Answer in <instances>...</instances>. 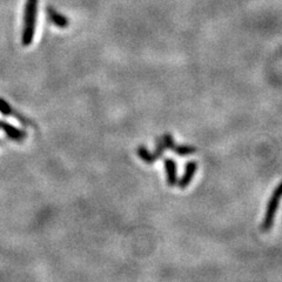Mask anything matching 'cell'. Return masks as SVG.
Returning <instances> with one entry per match:
<instances>
[{"mask_svg": "<svg viewBox=\"0 0 282 282\" xmlns=\"http://www.w3.org/2000/svg\"><path fill=\"white\" fill-rule=\"evenodd\" d=\"M197 168V164L195 161H189V163L186 164V167H185V173L181 179L178 181V186H179L180 189H185L188 185L190 184L192 181L194 174H195Z\"/></svg>", "mask_w": 282, "mask_h": 282, "instance_id": "277c9868", "label": "cell"}, {"mask_svg": "<svg viewBox=\"0 0 282 282\" xmlns=\"http://www.w3.org/2000/svg\"><path fill=\"white\" fill-rule=\"evenodd\" d=\"M138 155L145 161L146 164H148V165L154 164L155 161L158 160V159L155 158L154 153H151V152L148 151L145 146H140V147L138 148Z\"/></svg>", "mask_w": 282, "mask_h": 282, "instance_id": "52a82bcc", "label": "cell"}, {"mask_svg": "<svg viewBox=\"0 0 282 282\" xmlns=\"http://www.w3.org/2000/svg\"><path fill=\"white\" fill-rule=\"evenodd\" d=\"M282 199V183L275 188L273 194H272L270 201L267 203V209H266L264 221L261 223V231L262 232H270L274 226L275 214L278 212L279 203Z\"/></svg>", "mask_w": 282, "mask_h": 282, "instance_id": "7a4b0ae2", "label": "cell"}, {"mask_svg": "<svg viewBox=\"0 0 282 282\" xmlns=\"http://www.w3.org/2000/svg\"><path fill=\"white\" fill-rule=\"evenodd\" d=\"M38 0H26L24 13V30H22L21 43L24 46L31 45L34 37L35 21H37Z\"/></svg>", "mask_w": 282, "mask_h": 282, "instance_id": "6da1fadb", "label": "cell"}, {"mask_svg": "<svg viewBox=\"0 0 282 282\" xmlns=\"http://www.w3.org/2000/svg\"><path fill=\"white\" fill-rule=\"evenodd\" d=\"M0 112H1L4 115H15L12 111L11 106H9L8 103L2 99H0ZM15 116H17V115H15Z\"/></svg>", "mask_w": 282, "mask_h": 282, "instance_id": "30bf717a", "label": "cell"}, {"mask_svg": "<svg viewBox=\"0 0 282 282\" xmlns=\"http://www.w3.org/2000/svg\"><path fill=\"white\" fill-rule=\"evenodd\" d=\"M161 140H163L165 147L168 148V150L173 151V148L176 147V142H174V139L171 134H164Z\"/></svg>", "mask_w": 282, "mask_h": 282, "instance_id": "9c48e42d", "label": "cell"}, {"mask_svg": "<svg viewBox=\"0 0 282 282\" xmlns=\"http://www.w3.org/2000/svg\"><path fill=\"white\" fill-rule=\"evenodd\" d=\"M46 13L48 15V19H50V20L53 22L54 25L58 26V27L64 28L69 25V20H67V18H65L64 15H61L60 13L57 12L53 7H47Z\"/></svg>", "mask_w": 282, "mask_h": 282, "instance_id": "8992f818", "label": "cell"}, {"mask_svg": "<svg viewBox=\"0 0 282 282\" xmlns=\"http://www.w3.org/2000/svg\"><path fill=\"white\" fill-rule=\"evenodd\" d=\"M173 152L180 157H185V155H189L193 154L196 152V148L193 147V146H186V145H179L173 148Z\"/></svg>", "mask_w": 282, "mask_h": 282, "instance_id": "ba28073f", "label": "cell"}, {"mask_svg": "<svg viewBox=\"0 0 282 282\" xmlns=\"http://www.w3.org/2000/svg\"><path fill=\"white\" fill-rule=\"evenodd\" d=\"M177 164L173 159L167 158L165 159V171H166L167 177V185L170 187L176 186L178 184V170Z\"/></svg>", "mask_w": 282, "mask_h": 282, "instance_id": "3957f363", "label": "cell"}, {"mask_svg": "<svg viewBox=\"0 0 282 282\" xmlns=\"http://www.w3.org/2000/svg\"><path fill=\"white\" fill-rule=\"evenodd\" d=\"M0 128L6 133V135H7L8 138H11L12 140L17 142H20L26 138V133L24 131H20V129L15 128L14 126L9 125L5 121H0Z\"/></svg>", "mask_w": 282, "mask_h": 282, "instance_id": "5b68a950", "label": "cell"}]
</instances>
